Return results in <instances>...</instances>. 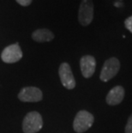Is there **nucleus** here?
Returning a JSON list of instances; mask_svg holds the SVG:
<instances>
[{
	"instance_id": "nucleus-1",
	"label": "nucleus",
	"mask_w": 132,
	"mask_h": 133,
	"mask_svg": "<svg viewBox=\"0 0 132 133\" xmlns=\"http://www.w3.org/2000/svg\"><path fill=\"white\" fill-rule=\"evenodd\" d=\"M94 121V117L92 114L85 110H81L77 114L73 122L74 131L77 133H83L91 128Z\"/></svg>"
},
{
	"instance_id": "nucleus-2",
	"label": "nucleus",
	"mask_w": 132,
	"mask_h": 133,
	"mask_svg": "<svg viewBox=\"0 0 132 133\" xmlns=\"http://www.w3.org/2000/svg\"><path fill=\"white\" fill-rule=\"evenodd\" d=\"M43 126L41 115L38 112H30L24 117L22 122V130L24 133H36Z\"/></svg>"
},
{
	"instance_id": "nucleus-3",
	"label": "nucleus",
	"mask_w": 132,
	"mask_h": 133,
	"mask_svg": "<svg viewBox=\"0 0 132 133\" xmlns=\"http://www.w3.org/2000/svg\"><path fill=\"white\" fill-rule=\"evenodd\" d=\"M120 70V62L117 58L112 57L106 59L100 71V78L102 82H108L113 78Z\"/></svg>"
},
{
	"instance_id": "nucleus-4",
	"label": "nucleus",
	"mask_w": 132,
	"mask_h": 133,
	"mask_svg": "<svg viewBox=\"0 0 132 133\" xmlns=\"http://www.w3.org/2000/svg\"><path fill=\"white\" fill-rule=\"evenodd\" d=\"M94 19V3L93 0H81L79 11L78 21L82 26H88Z\"/></svg>"
},
{
	"instance_id": "nucleus-5",
	"label": "nucleus",
	"mask_w": 132,
	"mask_h": 133,
	"mask_svg": "<svg viewBox=\"0 0 132 133\" xmlns=\"http://www.w3.org/2000/svg\"><path fill=\"white\" fill-rule=\"evenodd\" d=\"M60 81L63 86L67 89H73L75 87V80L72 73L71 68L68 63H63L60 64L58 69Z\"/></svg>"
},
{
	"instance_id": "nucleus-6",
	"label": "nucleus",
	"mask_w": 132,
	"mask_h": 133,
	"mask_svg": "<svg viewBox=\"0 0 132 133\" xmlns=\"http://www.w3.org/2000/svg\"><path fill=\"white\" fill-rule=\"evenodd\" d=\"M22 58V52L18 44H13L4 48L2 52L1 58L4 63L13 64Z\"/></svg>"
},
{
	"instance_id": "nucleus-7",
	"label": "nucleus",
	"mask_w": 132,
	"mask_h": 133,
	"mask_svg": "<svg viewBox=\"0 0 132 133\" xmlns=\"http://www.w3.org/2000/svg\"><path fill=\"white\" fill-rule=\"evenodd\" d=\"M42 97L41 90L35 87L23 88L18 94L19 100L23 102H37L42 100Z\"/></svg>"
},
{
	"instance_id": "nucleus-8",
	"label": "nucleus",
	"mask_w": 132,
	"mask_h": 133,
	"mask_svg": "<svg viewBox=\"0 0 132 133\" xmlns=\"http://www.w3.org/2000/svg\"><path fill=\"white\" fill-rule=\"evenodd\" d=\"M80 67L81 74L85 78H89L94 75L96 68V60L91 55H85L81 58Z\"/></svg>"
},
{
	"instance_id": "nucleus-9",
	"label": "nucleus",
	"mask_w": 132,
	"mask_h": 133,
	"mask_svg": "<svg viewBox=\"0 0 132 133\" xmlns=\"http://www.w3.org/2000/svg\"><path fill=\"white\" fill-rule=\"evenodd\" d=\"M125 91L123 87L117 85L108 92L107 95H106V101L109 106H116V105L120 104L123 101V98H124Z\"/></svg>"
},
{
	"instance_id": "nucleus-10",
	"label": "nucleus",
	"mask_w": 132,
	"mask_h": 133,
	"mask_svg": "<svg viewBox=\"0 0 132 133\" xmlns=\"http://www.w3.org/2000/svg\"><path fill=\"white\" fill-rule=\"evenodd\" d=\"M32 38L33 41L37 42H47V41H51L52 39H54V35L49 29H40L35 30L33 33Z\"/></svg>"
},
{
	"instance_id": "nucleus-11",
	"label": "nucleus",
	"mask_w": 132,
	"mask_h": 133,
	"mask_svg": "<svg viewBox=\"0 0 132 133\" xmlns=\"http://www.w3.org/2000/svg\"><path fill=\"white\" fill-rule=\"evenodd\" d=\"M124 131H125V133H132V114L128 118Z\"/></svg>"
},
{
	"instance_id": "nucleus-12",
	"label": "nucleus",
	"mask_w": 132,
	"mask_h": 133,
	"mask_svg": "<svg viewBox=\"0 0 132 133\" xmlns=\"http://www.w3.org/2000/svg\"><path fill=\"white\" fill-rule=\"evenodd\" d=\"M124 26L132 34V16H129L124 21Z\"/></svg>"
},
{
	"instance_id": "nucleus-13",
	"label": "nucleus",
	"mask_w": 132,
	"mask_h": 133,
	"mask_svg": "<svg viewBox=\"0 0 132 133\" xmlns=\"http://www.w3.org/2000/svg\"><path fill=\"white\" fill-rule=\"evenodd\" d=\"M16 2L22 6H27L32 3V0H16Z\"/></svg>"
},
{
	"instance_id": "nucleus-14",
	"label": "nucleus",
	"mask_w": 132,
	"mask_h": 133,
	"mask_svg": "<svg viewBox=\"0 0 132 133\" xmlns=\"http://www.w3.org/2000/svg\"><path fill=\"white\" fill-rule=\"evenodd\" d=\"M114 5L116 7H121V6H123V4L122 3H115Z\"/></svg>"
}]
</instances>
